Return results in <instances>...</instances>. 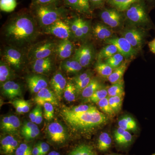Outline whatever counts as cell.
Segmentation results:
<instances>
[{
  "label": "cell",
  "instance_id": "6da1fadb",
  "mask_svg": "<svg viewBox=\"0 0 155 155\" xmlns=\"http://www.w3.org/2000/svg\"><path fill=\"white\" fill-rule=\"evenodd\" d=\"M6 39L15 46H23L34 40L38 29L33 17L28 13L17 14L5 27Z\"/></svg>",
  "mask_w": 155,
  "mask_h": 155
},
{
  "label": "cell",
  "instance_id": "7a4b0ae2",
  "mask_svg": "<svg viewBox=\"0 0 155 155\" xmlns=\"http://www.w3.org/2000/svg\"><path fill=\"white\" fill-rule=\"evenodd\" d=\"M61 115L64 121L74 131L88 133L97 127L105 124L108 120L107 116L97 108L81 113H73L64 107Z\"/></svg>",
  "mask_w": 155,
  "mask_h": 155
},
{
  "label": "cell",
  "instance_id": "3957f363",
  "mask_svg": "<svg viewBox=\"0 0 155 155\" xmlns=\"http://www.w3.org/2000/svg\"><path fill=\"white\" fill-rule=\"evenodd\" d=\"M149 10L145 0L134 3L123 12L125 20L130 25L142 27L145 29H154V25L149 16Z\"/></svg>",
  "mask_w": 155,
  "mask_h": 155
},
{
  "label": "cell",
  "instance_id": "277c9868",
  "mask_svg": "<svg viewBox=\"0 0 155 155\" xmlns=\"http://www.w3.org/2000/svg\"><path fill=\"white\" fill-rule=\"evenodd\" d=\"M34 14L41 26L47 27L62 19L65 14L64 9L56 5H33Z\"/></svg>",
  "mask_w": 155,
  "mask_h": 155
},
{
  "label": "cell",
  "instance_id": "5b68a950",
  "mask_svg": "<svg viewBox=\"0 0 155 155\" xmlns=\"http://www.w3.org/2000/svg\"><path fill=\"white\" fill-rule=\"evenodd\" d=\"M147 31V29L142 27L130 25L122 29L121 35L138 52L142 49L145 43L148 35Z\"/></svg>",
  "mask_w": 155,
  "mask_h": 155
},
{
  "label": "cell",
  "instance_id": "8992f818",
  "mask_svg": "<svg viewBox=\"0 0 155 155\" xmlns=\"http://www.w3.org/2000/svg\"><path fill=\"white\" fill-rule=\"evenodd\" d=\"M99 16L103 23L111 28H119L125 20L123 12L110 7L101 9Z\"/></svg>",
  "mask_w": 155,
  "mask_h": 155
},
{
  "label": "cell",
  "instance_id": "52a82bcc",
  "mask_svg": "<svg viewBox=\"0 0 155 155\" xmlns=\"http://www.w3.org/2000/svg\"><path fill=\"white\" fill-rule=\"evenodd\" d=\"M57 45L52 41H46L39 43L31 48L28 56L32 61L50 57L56 51Z\"/></svg>",
  "mask_w": 155,
  "mask_h": 155
},
{
  "label": "cell",
  "instance_id": "ba28073f",
  "mask_svg": "<svg viewBox=\"0 0 155 155\" xmlns=\"http://www.w3.org/2000/svg\"><path fill=\"white\" fill-rule=\"evenodd\" d=\"M105 42L107 44L114 45L116 46L119 52L122 54L126 60L133 59L138 53L130 43L122 37H112L107 39Z\"/></svg>",
  "mask_w": 155,
  "mask_h": 155
},
{
  "label": "cell",
  "instance_id": "9c48e42d",
  "mask_svg": "<svg viewBox=\"0 0 155 155\" xmlns=\"http://www.w3.org/2000/svg\"><path fill=\"white\" fill-rule=\"evenodd\" d=\"M95 50L90 43H85L75 51L74 58L83 68L88 67L94 59Z\"/></svg>",
  "mask_w": 155,
  "mask_h": 155
},
{
  "label": "cell",
  "instance_id": "30bf717a",
  "mask_svg": "<svg viewBox=\"0 0 155 155\" xmlns=\"http://www.w3.org/2000/svg\"><path fill=\"white\" fill-rule=\"evenodd\" d=\"M45 33L52 35L62 40L69 39L72 34L69 23L62 19L46 27Z\"/></svg>",
  "mask_w": 155,
  "mask_h": 155
},
{
  "label": "cell",
  "instance_id": "8fae6325",
  "mask_svg": "<svg viewBox=\"0 0 155 155\" xmlns=\"http://www.w3.org/2000/svg\"><path fill=\"white\" fill-rule=\"evenodd\" d=\"M114 137L116 148L119 150H127L134 140V137L128 130L120 127L114 130Z\"/></svg>",
  "mask_w": 155,
  "mask_h": 155
},
{
  "label": "cell",
  "instance_id": "7c38bea8",
  "mask_svg": "<svg viewBox=\"0 0 155 155\" xmlns=\"http://www.w3.org/2000/svg\"><path fill=\"white\" fill-rule=\"evenodd\" d=\"M3 61L11 67L19 70L24 62V56L22 53L14 47L6 48L3 54Z\"/></svg>",
  "mask_w": 155,
  "mask_h": 155
},
{
  "label": "cell",
  "instance_id": "4fadbf2b",
  "mask_svg": "<svg viewBox=\"0 0 155 155\" xmlns=\"http://www.w3.org/2000/svg\"><path fill=\"white\" fill-rule=\"evenodd\" d=\"M48 134L51 141L57 144H62L67 140V132L61 123L53 122L48 127Z\"/></svg>",
  "mask_w": 155,
  "mask_h": 155
},
{
  "label": "cell",
  "instance_id": "5bb4252c",
  "mask_svg": "<svg viewBox=\"0 0 155 155\" xmlns=\"http://www.w3.org/2000/svg\"><path fill=\"white\" fill-rule=\"evenodd\" d=\"M20 127V120L15 115L4 116L1 120V129L5 133L11 135L17 134Z\"/></svg>",
  "mask_w": 155,
  "mask_h": 155
},
{
  "label": "cell",
  "instance_id": "9a60e30c",
  "mask_svg": "<svg viewBox=\"0 0 155 155\" xmlns=\"http://www.w3.org/2000/svg\"><path fill=\"white\" fill-rule=\"evenodd\" d=\"M34 101L37 105L43 106L45 103H50L54 105H58V100L53 90L46 87L36 94Z\"/></svg>",
  "mask_w": 155,
  "mask_h": 155
},
{
  "label": "cell",
  "instance_id": "2e32d148",
  "mask_svg": "<svg viewBox=\"0 0 155 155\" xmlns=\"http://www.w3.org/2000/svg\"><path fill=\"white\" fill-rule=\"evenodd\" d=\"M26 82L31 94H37L43 89L48 87V82L46 78L39 74L29 75Z\"/></svg>",
  "mask_w": 155,
  "mask_h": 155
},
{
  "label": "cell",
  "instance_id": "e0dca14e",
  "mask_svg": "<svg viewBox=\"0 0 155 155\" xmlns=\"http://www.w3.org/2000/svg\"><path fill=\"white\" fill-rule=\"evenodd\" d=\"M50 83L58 101H61L67 86V82L66 78L61 72H57L52 77Z\"/></svg>",
  "mask_w": 155,
  "mask_h": 155
},
{
  "label": "cell",
  "instance_id": "ac0fdd59",
  "mask_svg": "<svg viewBox=\"0 0 155 155\" xmlns=\"http://www.w3.org/2000/svg\"><path fill=\"white\" fill-rule=\"evenodd\" d=\"M3 94L10 99H14L22 95V90L19 84L13 81H8L1 84Z\"/></svg>",
  "mask_w": 155,
  "mask_h": 155
},
{
  "label": "cell",
  "instance_id": "d6986e66",
  "mask_svg": "<svg viewBox=\"0 0 155 155\" xmlns=\"http://www.w3.org/2000/svg\"><path fill=\"white\" fill-rule=\"evenodd\" d=\"M19 145V141L14 136L11 134L6 136L1 139V153L5 155L13 154Z\"/></svg>",
  "mask_w": 155,
  "mask_h": 155
},
{
  "label": "cell",
  "instance_id": "ffe728a7",
  "mask_svg": "<svg viewBox=\"0 0 155 155\" xmlns=\"http://www.w3.org/2000/svg\"><path fill=\"white\" fill-rule=\"evenodd\" d=\"M31 68L35 73L39 75H45L49 73L52 68L53 62L50 57L37 59L32 61Z\"/></svg>",
  "mask_w": 155,
  "mask_h": 155
},
{
  "label": "cell",
  "instance_id": "44dd1931",
  "mask_svg": "<svg viewBox=\"0 0 155 155\" xmlns=\"http://www.w3.org/2000/svg\"><path fill=\"white\" fill-rule=\"evenodd\" d=\"M20 133L25 140L30 141L38 136L40 130L35 123L25 122L20 128Z\"/></svg>",
  "mask_w": 155,
  "mask_h": 155
},
{
  "label": "cell",
  "instance_id": "7402d4cb",
  "mask_svg": "<svg viewBox=\"0 0 155 155\" xmlns=\"http://www.w3.org/2000/svg\"><path fill=\"white\" fill-rule=\"evenodd\" d=\"M74 50V45L69 39L62 40L57 45L56 51L58 57L61 60L68 59L72 55Z\"/></svg>",
  "mask_w": 155,
  "mask_h": 155
},
{
  "label": "cell",
  "instance_id": "603a6c76",
  "mask_svg": "<svg viewBox=\"0 0 155 155\" xmlns=\"http://www.w3.org/2000/svg\"><path fill=\"white\" fill-rule=\"evenodd\" d=\"M92 31L97 39L105 41L113 37L114 35L112 28L105 24L100 23H97L93 27Z\"/></svg>",
  "mask_w": 155,
  "mask_h": 155
},
{
  "label": "cell",
  "instance_id": "cb8c5ba5",
  "mask_svg": "<svg viewBox=\"0 0 155 155\" xmlns=\"http://www.w3.org/2000/svg\"><path fill=\"white\" fill-rule=\"evenodd\" d=\"M113 146V140L110 134L102 132L98 137L96 143L97 149L100 152L106 153L109 151Z\"/></svg>",
  "mask_w": 155,
  "mask_h": 155
},
{
  "label": "cell",
  "instance_id": "d4e9b609",
  "mask_svg": "<svg viewBox=\"0 0 155 155\" xmlns=\"http://www.w3.org/2000/svg\"><path fill=\"white\" fill-rule=\"evenodd\" d=\"M118 124L119 127L128 131L136 132L138 130L136 121L133 117L129 115L121 116L118 120Z\"/></svg>",
  "mask_w": 155,
  "mask_h": 155
},
{
  "label": "cell",
  "instance_id": "484cf974",
  "mask_svg": "<svg viewBox=\"0 0 155 155\" xmlns=\"http://www.w3.org/2000/svg\"><path fill=\"white\" fill-rule=\"evenodd\" d=\"M62 69L67 74H76L82 70L83 67L74 58L66 59L61 64Z\"/></svg>",
  "mask_w": 155,
  "mask_h": 155
},
{
  "label": "cell",
  "instance_id": "4316f807",
  "mask_svg": "<svg viewBox=\"0 0 155 155\" xmlns=\"http://www.w3.org/2000/svg\"><path fill=\"white\" fill-rule=\"evenodd\" d=\"M141 0H106V3L111 8L124 12L134 4Z\"/></svg>",
  "mask_w": 155,
  "mask_h": 155
},
{
  "label": "cell",
  "instance_id": "83f0119b",
  "mask_svg": "<svg viewBox=\"0 0 155 155\" xmlns=\"http://www.w3.org/2000/svg\"><path fill=\"white\" fill-rule=\"evenodd\" d=\"M128 60H125L121 65L114 69L112 74L107 78L108 81L112 84L119 82L123 79V75L128 66Z\"/></svg>",
  "mask_w": 155,
  "mask_h": 155
},
{
  "label": "cell",
  "instance_id": "f1b7e54d",
  "mask_svg": "<svg viewBox=\"0 0 155 155\" xmlns=\"http://www.w3.org/2000/svg\"><path fill=\"white\" fill-rule=\"evenodd\" d=\"M102 84L96 78H93L87 86L81 92V94L85 99L90 97L98 90L103 87Z\"/></svg>",
  "mask_w": 155,
  "mask_h": 155
},
{
  "label": "cell",
  "instance_id": "f546056e",
  "mask_svg": "<svg viewBox=\"0 0 155 155\" xmlns=\"http://www.w3.org/2000/svg\"><path fill=\"white\" fill-rule=\"evenodd\" d=\"M68 155H98V154L93 146L82 143L75 147Z\"/></svg>",
  "mask_w": 155,
  "mask_h": 155
},
{
  "label": "cell",
  "instance_id": "4dcf8cb0",
  "mask_svg": "<svg viewBox=\"0 0 155 155\" xmlns=\"http://www.w3.org/2000/svg\"><path fill=\"white\" fill-rule=\"evenodd\" d=\"M119 52L118 49L114 45L107 44L100 51L97 57V61L105 60Z\"/></svg>",
  "mask_w": 155,
  "mask_h": 155
},
{
  "label": "cell",
  "instance_id": "1f68e13d",
  "mask_svg": "<svg viewBox=\"0 0 155 155\" xmlns=\"http://www.w3.org/2000/svg\"><path fill=\"white\" fill-rule=\"evenodd\" d=\"M13 76L11 67L4 61L0 64V82L1 84L10 81Z\"/></svg>",
  "mask_w": 155,
  "mask_h": 155
},
{
  "label": "cell",
  "instance_id": "d6a6232c",
  "mask_svg": "<svg viewBox=\"0 0 155 155\" xmlns=\"http://www.w3.org/2000/svg\"><path fill=\"white\" fill-rule=\"evenodd\" d=\"M12 104L16 111L19 114L28 113L31 107L29 101L22 99H16L12 102Z\"/></svg>",
  "mask_w": 155,
  "mask_h": 155
},
{
  "label": "cell",
  "instance_id": "836d02e7",
  "mask_svg": "<svg viewBox=\"0 0 155 155\" xmlns=\"http://www.w3.org/2000/svg\"><path fill=\"white\" fill-rule=\"evenodd\" d=\"M95 69L99 75L104 78H107L112 74L114 69L106 63L101 61H97L95 66Z\"/></svg>",
  "mask_w": 155,
  "mask_h": 155
},
{
  "label": "cell",
  "instance_id": "e575fe53",
  "mask_svg": "<svg viewBox=\"0 0 155 155\" xmlns=\"http://www.w3.org/2000/svg\"><path fill=\"white\" fill-rule=\"evenodd\" d=\"M81 18L75 17L71 22L70 25L71 32L73 36L78 39L84 38L81 27Z\"/></svg>",
  "mask_w": 155,
  "mask_h": 155
},
{
  "label": "cell",
  "instance_id": "d590c367",
  "mask_svg": "<svg viewBox=\"0 0 155 155\" xmlns=\"http://www.w3.org/2000/svg\"><path fill=\"white\" fill-rule=\"evenodd\" d=\"M124 81L123 79L112 84L108 87V97H113L118 95H124Z\"/></svg>",
  "mask_w": 155,
  "mask_h": 155
},
{
  "label": "cell",
  "instance_id": "8d00e7d4",
  "mask_svg": "<svg viewBox=\"0 0 155 155\" xmlns=\"http://www.w3.org/2000/svg\"><path fill=\"white\" fill-rule=\"evenodd\" d=\"M76 94L77 93L74 83L72 81L67 82L64 93L65 99L70 102L74 101L76 99Z\"/></svg>",
  "mask_w": 155,
  "mask_h": 155
},
{
  "label": "cell",
  "instance_id": "74e56055",
  "mask_svg": "<svg viewBox=\"0 0 155 155\" xmlns=\"http://www.w3.org/2000/svg\"><path fill=\"white\" fill-rule=\"evenodd\" d=\"M108 87L103 86L97 90L90 97L85 99V102L97 104L100 100L108 97Z\"/></svg>",
  "mask_w": 155,
  "mask_h": 155
},
{
  "label": "cell",
  "instance_id": "f35d334b",
  "mask_svg": "<svg viewBox=\"0 0 155 155\" xmlns=\"http://www.w3.org/2000/svg\"><path fill=\"white\" fill-rule=\"evenodd\" d=\"M124 95L108 97L109 104L115 114H118L122 109Z\"/></svg>",
  "mask_w": 155,
  "mask_h": 155
},
{
  "label": "cell",
  "instance_id": "ab89813d",
  "mask_svg": "<svg viewBox=\"0 0 155 155\" xmlns=\"http://www.w3.org/2000/svg\"><path fill=\"white\" fill-rule=\"evenodd\" d=\"M125 57L122 54L118 52L106 60L105 63L109 64L114 69L119 67L124 61Z\"/></svg>",
  "mask_w": 155,
  "mask_h": 155
},
{
  "label": "cell",
  "instance_id": "60d3db41",
  "mask_svg": "<svg viewBox=\"0 0 155 155\" xmlns=\"http://www.w3.org/2000/svg\"><path fill=\"white\" fill-rule=\"evenodd\" d=\"M96 104L101 111H102L104 114L111 117L115 115L109 104L108 97L100 100Z\"/></svg>",
  "mask_w": 155,
  "mask_h": 155
},
{
  "label": "cell",
  "instance_id": "b9f144b4",
  "mask_svg": "<svg viewBox=\"0 0 155 155\" xmlns=\"http://www.w3.org/2000/svg\"><path fill=\"white\" fill-rule=\"evenodd\" d=\"M17 6V0H0V9L4 12H12Z\"/></svg>",
  "mask_w": 155,
  "mask_h": 155
},
{
  "label": "cell",
  "instance_id": "7bdbcfd3",
  "mask_svg": "<svg viewBox=\"0 0 155 155\" xmlns=\"http://www.w3.org/2000/svg\"><path fill=\"white\" fill-rule=\"evenodd\" d=\"M67 110L73 113H81L96 109V107L91 104H81L72 107H65Z\"/></svg>",
  "mask_w": 155,
  "mask_h": 155
},
{
  "label": "cell",
  "instance_id": "ee69618b",
  "mask_svg": "<svg viewBox=\"0 0 155 155\" xmlns=\"http://www.w3.org/2000/svg\"><path fill=\"white\" fill-rule=\"evenodd\" d=\"M78 12L87 15L91 14L92 11L89 0H78Z\"/></svg>",
  "mask_w": 155,
  "mask_h": 155
},
{
  "label": "cell",
  "instance_id": "f6af8a7d",
  "mask_svg": "<svg viewBox=\"0 0 155 155\" xmlns=\"http://www.w3.org/2000/svg\"><path fill=\"white\" fill-rule=\"evenodd\" d=\"M43 106L44 118L48 121H51L54 116V105L50 103H46Z\"/></svg>",
  "mask_w": 155,
  "mask_h": 155
},
{
  "label": "cell",
  "instance_id": "bcb514c9",
  "mask_svg": "<svg viewBox=\"0 0 155 155\" xmlns=\"http://www.w3.org/2000/svg\"><path fill=\"white\" fill-rule=\"evenodd\" d=\"M32 149L30 145L26 143H22L15 151V155H32Z\"/></svg>",
  "mask_w": 155,
  "mask_h": 155
},
{
  "label": "cell",
  "instance_id": "7dc6e473",
  "mask_svg": "<svg viewBox=\"0 0 155 155\" xmlns=\"http://www.w3.org/2000/svg\"><path fill=\"white\" fill-rule=\"evenodd\" d=\"M92 78V75H91L79 82L75 84H75L77 95L81 94L82 91L87 86L89 83L91 81V80Z\"/></svg>",
  "mask_w": 155,
  "mask_h": 155
},
{
  "label": "cell",
  "instance_id": "c3c4849f",
  "mask_svg": "<svg viewBox=\"0 0 155 155\" xmlns=\"http://www.w3.org/2000/svg\"><path fill=\"white\" fill-rule=\"evenodd\" d=\"M91 11L94 9H101L104 8L106 0H89Z\"/></svg>",
  "mask_w": 155,
  "mask_h": 155
},
{
  "label": "cell",
  "instance_id": "681fc988",
  "mask_svg": "<svg viewBox=\"0 0 155 155\" xmlns=\"http://www.w3.org/2000/svg\"><path fill=\"white\" fill-rule=\"evenodd\" d=\"M81 27L84 37H86L88 35L90 31V25L88 21L81 19Z\"/></svg>",
  "mask_w": 155,
  "mask_h": 155
},
{
  "label": "cell",
  "instance_id": "f907efd6",
  "mask_svg": "<svg viewBox=\"0 0 155 155\" xmlns=\"http://www.w3.org/2000/svg\"><path fill=\"white\" fill-rule=\"evenodd\" d=\"M61 0H32L33 5H57Z\"/></svg>",
  "mask_w": 155,
  "mask_h": 155
},
{
  "label": "cell",
  "instance_id": "816d5d0a",
  "mask_svg": "<svg viewBox=\"0 0 155 155\" xmlns=\"http://www.w3.org/2000/svg\"><path fill=\"white\" fill-rule=\"evenodd\" d=\"M91 75H92L91 72L89 70H87L86 72L81 73V74L74 77L73 78V82L74 84L77 83V82L84 80V79L86 78L87 77Z\"/></svg>",
  "mask_w": 155,
  "mask_h": 155
},
{
  "label": "cell",
  "instance_id": "f5cc1de1",
  "mask_svg": "<svg viewBox=\"0 0 155 155\" xmlns=\"http://www.w3.org/2000/svg\"><path fill=\"white\" fill-rule=\"evenodd\" d=\"M78 0H65V3L69 8L78 12Z\"/></svg>",
  "mask_w": 155,
  "mask_h": 155
},
{
  "label": "cell",
  "instance_id": "db71d44e",
  "mask_svg": "<svg viewBox=\"0 0 155 155\" xmlns=\"http://www.w3.org/2000/svg\"><path fill=\"white\" fill-rule=\"evenodd\" d=\"M41 149V155H46L50 150L49 145L45 142L39 143Z\"/></svg>",
  "mask_w": 155,
  "mask_h": 155
},
{
  "label": "cell",
  "instance_id": "11a10c76",
  "mask_svg": "<svg viewBox=\"0 0 155 155\" xmlns=\"http://www.w3.org/2000/svg\"><path fill=\"white\" fill-rule=\"evenodd\" d=\"M39 107V106L37 105L36 107L31 111V112L29 114V117L31 122H33V123H35V121H36Z\"/></svg>",
  "mask_w": 155,
  "mask_h": 155
},
{
  "label": "cell",
  "instance_id": "9f6ffc18",
  "mask_svg": "<svg viewBox=\"0 0 155 155\" xmlns=\"http://www.w3.org/2000/svg\"><path fill=\"white\" fill-rule=\"evenodd\" d=\"M43 121V116H42V111L41 107L39 106V107L38 113L37 116V118L36 121H35V124H40Z\"/></svg>",
  "mask_w": 155,
  "mask_h": 155
},
{
  "label": "cell",
  "instance_id": "6f0895ef",
  "mask_svg": "<svg viewBox=\"0 0 155 155\" xmlns=\"http://www.w3.org/2000/svg\"><path fill=\"white\" fill-rule=\"evenodd\" d=\"M32 155H41V149L39 143L35 144L32 148Z\"/></svg>",
  "mask_w": 155,
  "mask_h": 155
},
{
  "label": "cell",
  "instance_id": "680465c9",
  "mask_svg": "<svg viewBox=\"0 0 155 155\" xmlns=\"http://www.w3.org/2000/svg\"><path fill=\"white\" fill-rule=\"evenodd\" d=\"M149 11L155 7V0H145Z\"/></svg>",
  "mask_w": 155,
  "mask_h": 155
},
{
  "label": "cell",
  "instance_id": "91938a15",
  "mask_svg": "<svg viewBox=\"0 0 155 155\" xmlns=\"http://www.w3.org/2000/svg\"><path fill=\"white\" fill-rule=\"evenodd\" d=\"M148 47L150 51L155 54V37L148 43Z\"/></svg>",
  "mask_w": 155,
  "mask_h": 155
},
{
  "label": "cell",
  "instance_id": "94428289",
  "mask_svg": "<svg viewBox=\"0 0 155 155\" xmlns=\"http://www.w3.org/2000/svg\"><path fill=\"white\" fill-rule=\"evenodd\" d=\"M48 155H61V154H60V153L58 152L55 151H53L49 153Z\"/></svg>",
  "mask_w": 155,
  "mask_h": 155
},
{
  "label": "cell",
  "instance_id": "6125c7cd",
  "mask_svg": "<svg viewBox=\"0 0 155 155\" xmlns=\"http://www.w3.org/2000/svg\"><path fill=\"white\" fill-rule=\"evenodd\" d=\"M106 155H127L125 154H122L117 153H108Z\"/></svg>",
  "mask_w": 155,
  "mask_h": 155
},
{
  "label": "cell",
  "instance_id": "be15d7a7",
  "mask_svg": "<svg viewBox=\"0 0 155 155\" xmlns=\"http://www.w3.org/2000/svg\"><path fill=\"white\" fill-rule=\"evenodd\" d=\"M151 155H155V153Z\"/></svg>",
  "mask_w": 155,
  "mask_h": 155
}]
</instances>
